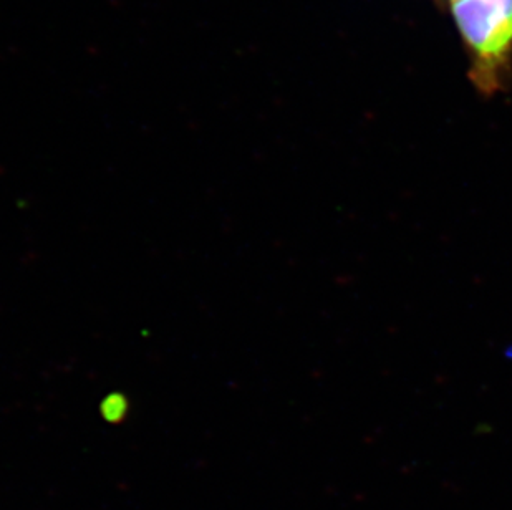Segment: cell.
<instances>
[{"label":"cell","mask_w":512,"mask_h":510,"mask_svg":"<svg viewBox=\"0 0 512 510\" xmlns=\"http://www.w3.org/2000/svg\"><path fill=\"white\" fill-rule=\"evenodd\" d=\"M451 14L476 90L484 97L503 92L512 73V0H455Z\"/></svg>","instance_id":"cell-1"},{"label":"cell","mask_w":512,"mask_h":510,"mask_svg":"<svg viewBox=\"0 0 512 510\" xmlns=\"http://www.w3.org/2000/svg\"><path fill=\"white\" fill-rule=\"evenodd\" d=\"M451 2H455V0H450V4H451Z\"/></svg>","instance_id":"cell-2"}]
</instances>
